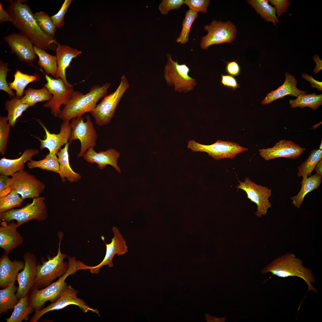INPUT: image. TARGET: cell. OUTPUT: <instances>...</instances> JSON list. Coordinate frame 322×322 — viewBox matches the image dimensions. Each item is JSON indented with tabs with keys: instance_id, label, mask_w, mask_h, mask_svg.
Instances as JSON below:
<instances>
[{
	"instance_id": "7dc6e473",
	"label": "cell",
	"mask_w": 322,
	"mask_h": 322,
	"mask_svg": "<svg viewBox=\"0 0 322 322\" xmlns=\"http://www.w3.org/2000/svg\"><path fill=\"white\" fill-rule=\"evenodd\" d=\"M271 4L274 6L276 10V13L278 18L281 15L287 12V8L290 4L289 0H268Z\"/></svg>"
},
{
	"instance_id": "9f6ffc18",
	"label": "cell",
	"mask_w": 322,
	"mask_h": 322,
	"mask_svg": "<svg viewBox=\"0 0 322 322\" xmlns=\"http://www.w3.org/2000/svg\"><path fill=\"white\" fill-rule=\"evenodd\" d=\"M322 141H321V144H320V146H319V149L320 150H322Z\"/></svg>"
},
{
	"instance_id": "7bdbcfd3",
	"label": "cell",
	"mask_w": 322,
	"mask_h": 322,
	"mask_svg": "<svg viewBox=\"0 0 322 322\" xmlns=\"http://www.w3.org/2000/svg\"><path fill=\"white\" fill-rule=\"evenodd\" d=\"M8 63L0 60V89L5 92L10 97H13L16 96V94L10 88L6 80L7 73L10 71L8 67Z\"/></svg>"
},
{
	"instance_id": "bcb514c9",
	"label": "cell",
	"mask_w": 322,
	"mask_h": 322,
	"mask_svg": "<svg viewBox=\"0 0 322 322\" xmlns=\"http://www.w3.org/2000/svg\"><path fill=\"white\" fill-rule=\"evenodd\" d=\"M210 0H185L184 4L188 6L190 9L205 13L210 4Z\"/></svg>"
},
{
	"instance_id": "11a10c76",
	"label": "cell",
	"mask_w": 322,
	"mask_h": 322,
	"mask_svg": "<svg viewBox=\"0 0 322 322\" xmlns=\"http://www.w3.org/2000/svg\"><path fill=\"white\" fill-rule=\"evenodd\" d=\"M322 159L320 160L317 163L315 168L316 173L322 177Z\"/></svg>"
},
{
	"instance_id": "6da1fadb",
	"label": "cell",
	"mask_w": 322,
	"mask_h": 322,
	"mask_svg": "<svg viewBox=\"0 0 322 322\" xmlns=\"http://www.w3.org/2000/svg\"><path fill=\"white\" fill-rule=\"evenodd\" d=\"M6 11L13 26L29 38L34 45L44 50H55L52 46L58 44L55 37L43 31L38 24L27 1L11 0Z\"/></svg>"
},
{
	"instance_id": "d6986e66",
	"label": "cell",
	"mask_w": 322,
	"mask_h": 322,
	"mask_svg": "<svg viewBox=\"0 0 322 322\" xmlns=\"http://www.w3.org/2000/svg\"><path fill=\"white\" fill-rule=\"evenodd\" d=\"M23 258L25 262L24 267L18 274L16 279L18 286L16 295L19 299L28 294L32 287L38 262L35 254L31 252L26 253Z\"/></svg>"
},
{
	"instance_id": "c3c4849f",
	"label": "cell",
	"mask_w": 322,
	"mask_h": 322,
	"mask_svg": "<svg viewBox=\"0 0 322 322\" xmlns=\"http://www.w3.org/2000/svg\"><path fill=\"white\" fill-rule=\"evenodd\" d=\"M221 77V83L223 85L231 88L234 90L239 87L235 78L232 76L222 75Z\"/></svg>"
},
{
	"instance_id": "ee69618b",
	"label": "cell",
	"mask_w": 322,
	"mask_h": 322,
	"mask_svg": "<svg viewBox=\"0 0 322 322\" xmlns=\"http://www.w3.org/2000/svg\"><path fill=\"white\" fill-rule=\"evenodd\" d=\"M72 1V0H65L58 12L50 17L56 28H59L64 25V16Z\"/></svg>"
},
{
	"instance_id": "277c9868",
	"label": "cell",
	"mask_w": 322,
	"mask_h": 322,
	"mask_svg": "<svg viewBox=\"0 0 322 322\" xmlns=\"http://www.w3.org/2000/svg\"><path fill=\"white\" fill-rule=\"evenodd\" d=\"M68 257V269L57 281L43 289H34L30 290L29 305L35 310H39L43 308L46 302L48 301L51 303L55 301L67 285L65 281L66 278L75 274L78 270H83L84 264L76 260L74 257Z\"/></svg>"
},
{
	"instance_id": "d590c367",
	"label": "cell",
	"mask_w": 322,
	"mask_h": 322,
	"mask_svg": "<svg viewBox=\"0 0 322 322\" xmlns=\"http://www.w3.org/2000/svg\"><path fill=\"white\" fill-rule=\"evenodd\" d=\"M289 103L292 108L308 107L315 111L322 104V94L317 95L315 92L308 95L301 94L295 99L290 100Z\"/></svg>"
},
{
	"instance_id": "f907efd6",
	"label": "cell",
	"mask_w": 322,
	"mask_h": 322,
	"mask_svg": "<svg viewBox=\"0 0 322 322\" xmlns=\"http://www.w3.org/2000/svg\"><path fill=\"white\" fill-rule=\"evenodd\" d=\"M12 182L11 178L7 176L1 174L0 176V193L6 189L12 188L11 186Z\"/></svg>"
},
{
	"instance_id": "7c38bea8",
	"label": "cell",
	"mask_w": 322,
	"mask_h": 322,
	"mask_svg": "<svg viewBox=\"0 0 322 322\" xmlns=\"http://www.w3.org/2000/svg\"><path fill=\"white\" fill-rule=\"evenodd\" d=\"M78 292L71 285L67 284L55 301L41 309L35 310V314L31 317L30 322H37L41 317L47 312L62 309L70 305L78 306L84 312L90 311L100 315L97 309L90 308L82 300L77 297Z\"/></svg>"
},
{
	"instance_id": "f5cc1de1",
	"label": "cell",
	"mask_w": 322,
	"mask_h": 322,
	"mask_svg": "<svg viewBox=\"0 0 322 322\" xmlns=\"http://www.w3.org/2000/svg\"><path fill=\"white\" fill-rule=\"evenodd\" d=\"M7 21L11 22V18L7 12L4 9L0 2V23Z\"/></svg>"
},
{
	"instance_id": "b9f144b4",
	"label": "cell",
	"mask_w": 322,
	"mask_h": 322,
	"mask_svg": "<svg viewBox=\"0 0 322 322\" xmlns=\"http://www.w3.org/2000/svg\"><path fill=\"white\" fill-rule=\"evenodd\" d=\"M7 117H0V152L2 155L6 153L11 126L8 123Z\"/></svg>"
},
{
	"instance_id": "e575fe53",
	"label": "cell",
	"mask_w": 322,
	"mask_h": 322,
	"mask_svg": "<svg viewBox=\"0 0 322 322\" xmlns=\"http://www.w3.org/2000/svg\"><path fill=\"white\" fill-rule=\"evenodd\" d=\"M29 107L28 105L21 102V98L16 96L6 101L5 108L7 111V117L11 126L14 127L17 119Z\"/></svg>"
},
{
	"instance_id": "7402d4cb",
	"label": "cell",
	"mask_w": 322,
	"mask_h": 322,
	"mask_svg": "<svg viewBox=\"0 0 322 322\" xmlns=\"http://www.w3.org/2000/svg\"><path fill=\"white\" fill-rule=\"evenodd\" d=\"M56 49V57L58 66L56 79L60 78L65 85L69 87L73 86L67 81L66 75V70L69 66L74 58L82 53V51L68 46L61 44L58 43Z\"/></svg>"
},
{
	"instance_id": "e0dca14e",
	"label": "cell",
	"mask_w": 322,
	"mask_h": 322,
	"mask_svg": "<svg viewBox=\"0 0 322 322\" xmlns=\"http://www.w3.org/2000/svg\"><path fill=\"white\" fill-rule=\"evenodd\" d=\"M4 39L20 61L31 64L36 58L33 43L21 32H13L5 36Z\"/></svg>"
},
{
	"instance_id": "8992f818",
	"label": "cell",
	"mask_w": 322,
	"mask_h": 322,
	"mask_svg": "<svg viewBox=\"0 0 322 322\" xmlns=\"http://www.w3.org/2000/svg\"><path fill=\"white\" fill-rule=\"evenodd\" d=\"M32 202L19 209H13L0 213V221L9 222L16 220L19 227L24 224L32 220L41 222L48 217L47 207L45 198L39 197L32 198Z\"/></svg>"
},
{
	"instance_id": "30bf717a",
	"label": "cell",
	"mask_w": 322,
	"mask_h": 322,
	"mask_svg": "<svg viewBox=\"0 0 322 322\" xmlns=\"http://www.w3.org/2000/svg\"><path fill=\"white\" fill-rule=\"evenodd\" d=\"M207 34L202 37L200 47L207 50L210 46L224 43H230L235 40L237 32L236 26L230 21L223 22L214 20L204 26Z\"/></svg>"
},
{
	"instance_id": "d6a6232c",
	"label": "cell",
	"mask_w": 322,
	"mask_h": 322,
	"mask_svg": "<svg viewBox=\"0 0 322 322\" xmlns=\"http://www.w3.org/2000/svg\"><path fill=\"white\" fill-rule=\"evenodd\" d=\"M24 95L21 98V101L29 107L34 106L38 102L49 101L52 97V94L44 86L40 89L29 88L24 91Z\"/></svg>"
},
{
	"instance_id": "ba28073f",
	"label": "cell",
	"mask_w": 322,
	"mask_h": 322,
	"mask_svg": "<svg viewBox=\"0 0 322 322\" xmlns=\"http://www.w3.org/2000/svg\"><path fill=\"white\" fill-rule=\"evenodd\" d=\"M167 62L164 68V77L168 85H174L175 91L187 92L193 89L196 84V80L190 77V71L185 64H179L177 61H173L170 54L167 55Z\"/></svg>"
},
{
	"instance_id": "603a6c76",
	"label": "cell",
	"mask_w": 322,
	"mask_h": 322,
	"mask_svg": "<svg viewBox=\"0 0 322 322\" xmlns=\"http://www.w3.org/2000/svg\"><path fill=\"white\" fill-rule=\"evenodd\" d=\"M119 152L113 148H110L106 151L96 152L93 148H89L83 154V159L87 162L92 164H97L100 169L105 168L107 165L112 166L119 172L120 169L117 165V161L120 157Z\"/></svg>"
},
{
	"instance_id": "4fadbf2b",
	"label": "cell",
	"mask_w": 322,
	"mask_h": 322,
	"mask_svg": "<svg viewBox=\"0 0 322 322\" xmlns=\"http://www.w3.org/2000/svg\"><path fill=\"white\" fill-rule=\"evenodd\" d=\"M238 181L239 184L236 188L244 191L247 198L256 205V216L261 217L265 215L268 209L272 206L269 199L272 195V190L267 187L256 183L247 177H246L243 182L239 179Z\"/></svg>"
},
{
	"instance_id": "d4e9b609",
	"label": "cell",
	"mask_w": 322,
	"mask_h": 322,
	"mask_svg": "<svg viewBox=\"0 0 322 322\" xmlns=\"http://www.w3.org/2000/svg\"><path fill=\"white\" fill-rule=\"evenodd\" d=\"M285 80L283 84L275 90L268 93L261 103L264 105L268 104L279 98L283 99L287 95L297 97L301 94L307 93L298 89L296 86L297 80L294 76L286 72Z\"/></svg>"
},
{
	"instance_id": "44dd1931",
	"label": "cell",
	"mask_w": 322,
	"mask_h": 322,
	"mask_svg": "<svg viewBox=\"0 0 322 322\" xmlns=\"http://www.w3.org/2000/svg\"><path fill=\"white\" fill-rule=\"evenodd\" d=\"M18 227L14 220L0 222V247L4 250V253L9 254L23 243V237L17 230Z\"/></svg>"
},
{
	"instance_id": "cb8c5ba5",
	"label": "cell",
	"mask_w": 322,
	"mask_h": 322,
	"mask_svg": "<svg viewBox=\"0 0 322 322\" xmlns=\"http://www.w3.org/2000/svg\"><path fill=\"white\" fill-rule=\"evenodd\" d=\"M8 255L4 253L0 258V287L2 289L12 283H15L19 271L25 266L22 261H11Z\"/></svg>"
},
{
	"instance_id": "4316f807",
	"label": "cell",
	"mask_w": 322,
	"mask_h": 322,
	"mask_svg": "<svg viewBox=\"0 0 322 322\" xmlns=\"http://www.w3.org/2000/svg\"><path fill=\"white\" fill-rule=\"evenodd\" d=\"M70 143L68 142L65 144L64 147L61 149L57 154L59 164L58 173L63 182L66 181L65 178L72 183L78 181L81 178V176L75 172L70 165L68 149Z\"/></svg>"
},
{
	"instance_id": "f35d334b",
	"label": "cell",
	"mask_w": 322,
	"mask_h": 322,
	"mask_svg": "<svg viewBox=\"0 0 322 322\" xmlns=\"http://www.w3.org/2000/svg\"><path fill=\"white\" fill-rule=\"evenodd\" d=\"M198 16V12L193 10L189 9L186 12L182 23V29L179 35L176 40V42L182 44L187 43L192 24Z\"/></svg>"
},
{
	"instance_id": "db71d44e",
	"label": "cell",
	"mask_w": 322,
	"mask_h": 322,
	"mask_svg": "<svg viewBox=\"0 0 322 322\" xmlns=\"http://www.w3.org/2000/svg\"><path fill=\"white\" fill-rule=\"evenodd\" d=\"M313 59L316 63V65L314 68L313 72L315 74L318 73L322 69V61L319 58L318 55L315 54Z\"/></svg>"
},
{
	"instance_id": "f546056e",
	"label": "cell",
	"mask_w": 322,
	"mask_h": 322,
	"mask_svg": "<svg viewBox=\"0 0 322 322\" xmlns=\"http://www.w3.org/2000/svg\"><path fill=\"white\" fill-rule=\"evenodd\" d=\"M13 282L6 287L0 290V314H7L9 309L12 310L19 299L15 294L18 287Z\"/></svg>"
},
{
	"instance_id": "9c48e42d",
	"label": "cell",
	"mask_w": 322,
	"mask_h": 322,
	"mask_svg": "<svg viewBox=\"0 0 322 322\" xmlns=\"http://www.w3.org/2000/svg\"><path fill=\"white\" fill-rule=\"evenodd\" d=\"M86 121L84 122L83 117L71 120L72 130L68 140L71 143L73 141L78 140L80 143V148L78 157L83 156L87 151L91 148H94L96 145L97 135L96 130L92 122L89 115L86 116Z\"/></svg>"
},
{
	"instance_id": "1f68e13d",
	"label": "cell",
	"mask_w": 322,
	"mask_h": 322,
	"mask_svg": "<svg viewBox=\"0 0 322 322\" xmlns=\"http://www.w3.org/2000/svg\"><path fill=\"white\" fill-rule=\"evenodd\" d=\"M35 54L39 58L38 62V65L44 70L46 74L51 75L55 78L58 66L55 56L52 55L37 46L34 45Z\"/></svg>"
},
{
	"instance_id": "3957f363",
	"label": "cell",
	"mask_w": 322,
	"mask_h": 322,
	"mask_svg": "<svg viewBox=\"0 0 322 322\" xmlns=\"http://www.w3.org/2000/svg\"><path fill=\"white\" fill-rule=\"evenodd\" d=\"M303 261L297 258L293 253H287L275 258L261 271L262 273L270 272L273 275L278 277L286 278L289 276H297L302 279L307 284L308 292L312 290L315 293L317 290L312 285L316 279L311 270L304 266Z\"/></svg>"
},
{
	"instance_id": "f6af8a7d",
	"label": "cell",
	"mask_w": 322,
	"mask_h": 322,
	"mask_svg": "<svg viewBox=\"0 0 322 322\" xmlns=\"http://www.w3.org/2000/svg\"><path fill=\"white\" fill-rule=\"evenodd\" d=\"M184 1V0H162L159 6V10L162 14H167L171 10L180 8Z\"/></svg>"
},
{
	"instance_id": "8fae6325",
	"label": "cell",
	"mask_w": 322,
	"mask_h": 322,
	"mask_svg": "<svg viewBox=\"0 0 322 322\" xmlns=\"http://www.w3.org/2000/svg\"><path fill=\"white\" fill-rule=\"evenodd\" d=\"M193 152H204L217 160L229 158L233 159L238 154L246 151L248 149L235 143L218 140L210 145L200 144L191 140L188 142L187 146Z\"/></svg>"
},
{
	"instance_id": "2e32d148",
	"label": "cell",
	"mask_w": 322,
	"mask_h": 322,
	"mask_svg": "<svg viewBox=\"0 0 322 322\" xmlns=\"http://www.w3.org/2000/svg\"><path fill=\"white\" fill-rule=\"evenodd\" d=\"M112 231L114 233V237L112 239L111 242L110 243H106L104 237L101 236V239L105 244L106 247L105 255L102 261L95 266H89L86 265V270L88 269L92 273L97 274L100 268L103 266L108 265L109 267H112L113 266L112 259L114 256L116 254L118 256L122 255L128 252V247L126 241L118 228L113 226Z\"/></svg>"
},
{
	"instance_id": "5bb4252c",
	"label": "cell",
	"mask_w": 322,
	"mask_h": 322,
	"mask_svg": "<svg viewBox=\"0 0 322 322\" xmlns=\"http://www.w3.org/2000/svg\"><path fill=\"white\" fill-rule=\"evenodd\" d=\"M47 83L44 85L52 94L51 100L43 105L45 108H48L52 114L57 117L61 112V106L65 105L71 98L75 91L73 87H69L60 78H53L45 74Z\"/></svg>"
},
{
	"instance_id": "816d5d0a",
	"label": "cell",
	"mask_w": 322,
	"mask_h": 322,
	"mask_svg": "<svg viewBox=\"0 0 322 322\" xmlns=\"http://www.w3.org/2000/svg\"><path fill=\"white\" fill-rule=\"evenodd\" d=\"M302 77L305 80L308 81L311 85V88H316L318 90H322V82L315 79L312 75L309 76L308 75L303 73L301 74Z\"/></svg>"
},
{
	"instance_id": "5b68a950",
	"label": "cell",
	"mask_w": 322,
	"mask_h": 322,
	"mask_svg": "<svg viewBox=\"0 0 322 322\" xmlns=\"http://www.w3.org/2000/svg\"><path fill=\"white\" fill-rule=\"evenodd\" d=\"M58 235L59 242L57 254L52 257L48 256L47 261L42 259V264L38 262L34 284L31 290L34 289L41 290L47 287L57 278L63 275L68 269L69 263L64 261V259L68 256L61 251L63 234L62 232H60Z\"/></svg>"
},
{
	"instance_id": "681fc988",
	"label": "cell",
	"mask_w": 322,
	"mask_h": 322,
	"mask_svg": "<svg viewBox=\"0 0 322 322\" xmlns=\"http://www.w3.org/2000/svg\"><path fill=\"white\" fill-rule=\"evenodd\" d=\"M226 70L230 74L236 76L239 73L240 67L236 61L227 62Z\"/></svg>"
},
{
	"instance_id": "60d3db41",
	"label": "cell",
	"mask_w": 322,
	"mask_h": 322,
	"mask_svg": "<svg viewBox=\"0 0 322 322\" xmlns=\"http://www.w3.org/2000/svg\"><path fill=\"white\" fill-rule=\"evenodd\" d=\"M37 23L41 29L49 35L55 37L56 27L50 17L44 11L34 13Z\"/></svg>"
},
{
	"instance_id": "836d02e7",
	"label": "cell",
	"mask_w": 322,
	"mask_h": 322,
	"mask_svg": "<svg viewBox=\"0 0 322 322\" xmlns=\"http://www.w3.org/2000/svg\"><path fill=\"white\" fill-rule=\"evenodd\" d=\"M35 309L29 305V296L26 295L21 298L14 309L10 316L6 318L7 322H21L27 321L28 315Z\"/></svg>"
},
{
	"instance_id": "8d00e7d4",
	"label": "cell",
	"mask_w": 322,
	"mask_h": 322,
	"mask_svg": "<svg viewBox=\"0 0 322 322\" xmlns=\"http://www.w3.org/2000/svg\"><path fill=\"white\" fill-rule=\"evenodd\" d=\"M322 159V150L313 149L306 160L297 168V175L302 178H307L314 170L318 162Z\"/></svg>"
},
{
	"instance_id": "f1b7e54d",
	"label": "cell",
	"mask_w": 322,
	"mask_h": 322,
	"mask_svg": "<svg viewBox=\"0 0 322 322\" xmlns=\"http://www.w3.org/2000/svg\"><path fill=\"white\" fill-rule=\"evenodd\" d=\"M13 76V81L8 82V84L12 90L16 91V96L20 98L24 95V89L28 84L33 81H39L41 78L36 73L33 75H29L18 69L16 70Z\"/></svg>"
},
{
	"instance_id": "ac0fdd59",
	"label": "cell",
	"mask_w": 322,
	"mask_h": 322,
	"mask_svg": "<svg viewBox=\"0 0 322 322\" xmlns=\"http://www.w3.org/2000/svg\"><path fill=\"white\" fill-rule=\"evenodd\" d=\"M305 148L291 140H281L272 148L259 150L260 155L265 160L284 157L295 159L301 155Z\"/></svg>"
},
{
	"instance_id": "7a4b0ae2",
	"label": "cell",
	"mask_w": 322,
	"mask_h": 322,
	"mask_svg": "<svg viewBox=\"0 0 322 322\" xmlns=\"http://www.w3.org/2000/svg\"><path fill=\"white\" fill-rule=\"evenodd\" d=\"M111 83H107L100 86L94 85L86 94L75 91L64 106L58 116L63 121L81 117L84 114L90 112L96 107L100 99L107 95Z\"/></svg>"
},
{
	"instance_id": "74e56055",
	"label": "cell",
	"mask_w": 322,
	"mask_h": 322,
	"mask_svg": "<svg viewBox=\"0 0 322 322\" xmlns=\"http://www.w3.org/2000/svg\"><path fill=\"white\" fill-rule=\"evenodd\" d=\"M27 165L30 169L38 168L58 173L59 169L58 157L56 154H49L44 158L38 161L32 160L27 163Z\"/></svg>"
},
{
	"instance_id": "ffe728a7",
	"label": "cell",
	"mask_w": 322,
	"mask_h": 322,
	"mask_svg": "<svg viewBox=\"0 0 322 322\" xmlns=\"http://www.w3.org/2000/svg\"><path fill=\"white\" fill-rule=\"evenodd\" d=\"M37 121L44 130L46 138L41 140L36 137L40 143V149L42 150L45 148L48 149L49 154H57L62 146L68 143L72 130L71 122L64 121L61 124L60 132L57 134L51 133L40 120Z\"/></svg>"
},
{
	"instance_id": "9a60e30c",
	"label": "cell",
	"mask_w": 322,
	"mask_h": 322,
	"mask_svg": "<svg viewBox=\"0 0 322 322\" xmlns=\"http://www.w3.org/2000/svg\"><path fill=\"white\" fill-rule=\"evenodd\" d=\"M11 176L12 189L24 199L39 197L45 188L43 182L24 170L14 174Z\"/></svg>"
},
{
	"instance_id": "52a82bcc",
	"label": "cell",
	"mask_w": 322,
	"mask_h": 322,
	"mask_svg": "<svg viewBox=\"0 0 322 322\" xmlns=\"http://www.w3.org/2000/svg\"><path fill=\"white\" fill-rule=\"evenodd\" d=\"M129 86L126 78L123 75L121 78L120 83L115 91L104 97L90 112L96 124L102 126L110 123L118 103Z\"/></svg>"
},
{
	"instance_id": "484cf974",
	"label": "cell",
	"mask_w": 322,
	"mask_h": 322,
	"mask_svg": "<svg viewBox=\"0 0 322 322\" xmlns=\"http://www.w3.org/2000/svg\"><path fill=\"white\" fill-rule=\"evenodd\" d=\"M39 153L38 150L33 148L25 149L18 158L10 159L4 157L0 160V173L6 176L24 169V163L32 160V157Z\"/></svg>"
},
{
	"instance_id": "4dcf8cb0",
	"label": "cell",
	"mask_w": 322,
	"mask_h": 322,
	"mask_svg": "<svg viewBox=\"0 0 322 322\" xmlns=\"http://www.w3.org/2000/svg\"><path fill=\"white\" fill-rule=\"evenodd\" d=\"M248 4L254 8L257 13L259 14L261 18L265 21H271L274 26L279 22L276 15V10L268 3L267 0H249L247 1Z\"/></svg>"
},
{
	"instance_id": "ab89813d",
	"label": "cell",
	"mask_w": 322,
	"mask_h": 322,
	"mask_svg": "<svg viewBox=\"0 0 322 322\" xmlns=\"http://www.w3.org/2000/svg\"><path fill=\"white\" fill-rule=\"evenodd\" d=\"M14 190L7 195L0 198V213L5 212L15 208L20 207L24 201Z\"/></svg>"
},
{
	"instance_id": "83f0119b",
	"label": "cell",
	"mask_w": 322,
	"mask_h": 322,
	"mask_svg": "<svg viewBox=\"0 0 322 322\" xmlns=\"http://www.w3.org/2000/svg\"><path fill=\"white\" fill-rule=\"evenodd\" d=\"M322 177L316 173L307 178H302L301 182V188L299 192L296 195L290 198L295 207L300 208L306 195L319 187L322 181Z\"/></svg>"
}]
</instances>
